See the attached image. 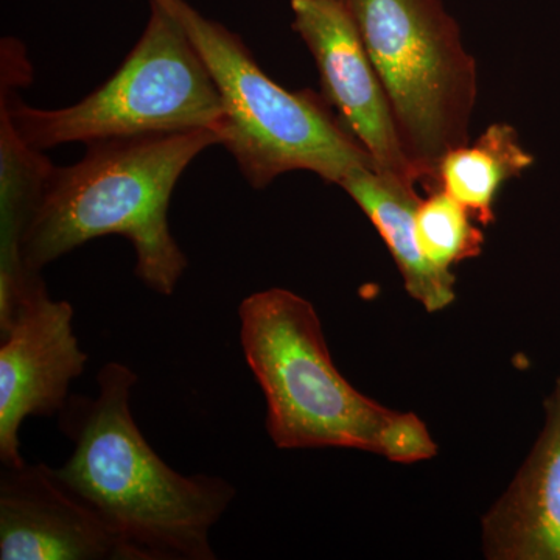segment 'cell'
Here are the masks:
<instances>
[{"instance_id":"6da1fadb","label":"cell","mask_w":560,"mask_h":560,"mask_svg":"<svg viewBox=\"0 0 560 560\" xmlns=\"http://www.w3.org/2000/svg\"><path fill=\"white\" fill-rule=\"evenodd\" d=\"M138 381L109 361L97 396L69 397L57 418L73 452L58 475L119 537L128 560H215L210 530L237 489L215 475L179 474L151 448L131 410Z\"/></svg>"},{"instance_id":"277c9868","label":"cell","mask_w":560,"mask_h":560,"mask_svg":"<svg viewBox=\"0 0 560 560\" xmlns=\"http://www.w3.org/2000/svg\"><path fill=\"white\" fill-rule=\"evenodd\" d=\"M158 2L179 22L205 61L223 106L220 145L253 189H265L289 172H312L338 186L355 168H375L323 95L279 86L241 36L186 0Z\"/></svg>"},{"instance_id":"8fae6325","label":"cell","mask_w":560,"mask_h":560,"mask_svg":"<svg viewBox=\"0 0 560 560\" xmlns=\"http://www.w3.org/2000/svg\"><path fill=\"white\" fill-rule=\"evenodd\" d=\"M338 186L355 201L388 246L404 278L405 289L427 312H440L455 301V276L441 271L420 253L416 235V212L422 197L418 186L360 167Z\"/></svg>"},{"instance_id":"7a4b0ae2","label":"cell","mask_w":560,"mask_h":560,"mask_svg":"<svg viewBox=\"0 0 560 560\" xmlns=\"http://www.w3.org/2000/svg\"><path fill=\"white\" fill-rule=\"evenodd\" d=\"M217 143L219 135L210 130L106 139L88 143L75 164H51L22 231L16 282L0 304L51 261L105 235L127 238L140 282L172 296L189 267L168 223L173 190L191 162Z\"/></svg>"},{"instance_id":"3957f363","label":"cell","mask_w":560,"mask_h":560,"mask_svg":"<svg viewBox=\"0 0 560 560\" xmlns=\"http://www.w3.org/2000/svg\"><path fill=\"white\" fill-rule=\"evenodd\" d=\"M238 319L276 447L353 448L404 464L436 455L418 416L382 407L342 377L311 301L285 289L257 291L242 301Z\"/></svg>"},{"instance_id":"ba28073f","label":"cell","mask_w":560,"mask_h":560,"mask_svg":"<svg viewBox=\"0 0 560 560\" xmlns=\"http://www.w3.org/2000/svg\"><path fill=\"white\" fill-rule=\"evenodd\" d=\"M293 31L311 50L324 101L374 162L375 171L420 184L401 142L388 95L341 0H291Z\"/></svg>"},{"instance_id":"8992f818","label":"cell","mask_w":560,"mask_h":560,"mask_svg":"<svg viewBox=\"0 0 560 560\" xmlns=\"http://www.w3.org/2000/svg\"><path fill=\"white\" fill-rule=\"evenodd\" d=\"M381 77L401 142L427 190L438 164L469 142L477 65L441 0H341Z\"/></svg>"},{"instance_id":"4fadbf2b","label":"cell","mask_w":560,"mask_h":560,"mask_svg":"<svg viewBox=\"0 0 560 560\" xmlns=\"http://www.w3.org/2000/svg\"><path fill=\"white\" fill-rule=\"evenodd\" d=\"M2 114V113H0ZM51 162L0 117V296L9 293L20 271L18 246Z\"/></svg>"},{"instance_id":"5b68a950","label":"cell","mask_w":560,"mask_h":560,"mask_svg":"<svg viewBox=\"0 0 560 560\" xmlns=\"http://www.w3.org/2000/svg\"><path fill=\"white\" fill-rule=\"evenodd\" d=\"M127 60L97 90L66 108H33L13 94L2 72V108L14 131L32 149L65 143L220 132L223 106L205 61L175 16L158 0Z\"/></svg>"},{"instance_id":"9c48e42d","label":"cell","mask_w":560,"mask_h":560,"mask_svg":"<svg viewBox=\"0 0 560 560\" xmlns=\"http://www.w3.org/2000/svg\"><path fill=\"white\" fill-rule=\"evenodd\" d=\"M0 560H128L119 537L47 464L2 466Z\"/></svg>"},{"instance_id":"52a82bcc","label":"cell","mask_w":560,"mask_h":560,"mask_svg":"<svg viewBox=\"0 0 560 560\" xmlns=\"http://www.w3.org/2000/svg\"><path fill=\"white\" fill-rule=\"evenodd\" d=\"M90 355L73 331V307L54 301L44 279L21 291L0 315V460L21 466L22 423L65 410L70 385Z\"/></svg>"},{"instance_id":"5bb4252c","label":"cell","mask_w":560,"mask_h":560,"mask_svg":"<svg viewBox=\"0 0 560 560\" xmlns=\"http://www.w3.org/2000/svg\"><path fill=\"white\" fill-rule=\"evenodd\" d=\"M420 253L441 271L481 254L485 234L469 210L442 189L429 191L416 212Z\"/></svg>"},{"instance_id":"30bf717a","label":"cell","mask_w":560,"mask_h":560,"mask_svg":"<svg viewBox=\"0 0 560 560\" xmlns=\"http://www.w3.org/2000/svg\"><path fill=\"white\" fill-rule=\"evenodd\" d=\"M489 559L560 560V378L533 452L482 521Z\"/></svg>"},{"instance_id":"7c38bea8","label":"cell","mask_w":560,"mask_h":560,"mask_svg":"<svg viewBox=\"0 0 560 560\" xmlns=\"http://www.w3.org/2000/svg\"><path fill=\"white\" fill-rule=\"evenodd\" d=\"M534 164L518 132L508 124L490 125L475 142L448 151L438 164L436 187L460 202L477 223L495 220V201L508 180L518 178Z\"/></svg>"}]
</instances>
